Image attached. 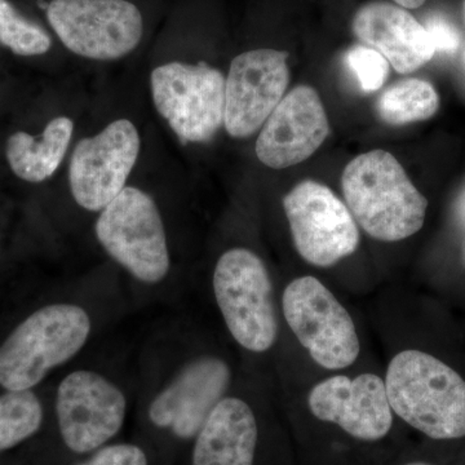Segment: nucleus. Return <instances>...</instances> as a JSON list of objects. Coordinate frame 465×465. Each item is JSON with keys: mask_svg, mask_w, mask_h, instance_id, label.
I'll list each match as a JSON object with an SVG mask.
<instances>
[{"mask_svg": "<svg viewBox=\"0 0 465 465\" xmlns=\"http://www.w3.org/2000/svg\"><path fill=\"white\" fill-rule=\"evenodd\" d=\"M90 333L91 318L78 305L50 302L27 312L0 338V391L36 390Z\"/></svg>", "mask_w": 465, "mask_h": 465, "instance_id": "nucleus-1", "label": "nucleus"}, {"mask_svg": "<svg viewBox=\"0 0 465 465\" xmlns=\"http://www.w3.org/2000/svg\"><path fill=\"white\" fill-rule=\"evenodd\" d=\"M385 388L394 415L434 440L465 437V381L445 362L416 349L391 358Z\"/></svg>", "mask_w": 465, "mask_h": 465, "instance_id": "nucleus-2", "label": "nucleus"}, {"mask_svg": "<svg viewBox=\"0 0 465 465\" xmlns=\"http://www.w3.org/2000/svg\"><path fill=\"white\" fill-rule=\"evenodd\" d=\"M341 185L351 216L374 240L399 242L423 228L427 198L391 153L358 155L345 167Z\"/></svg>", "mask_w": 465, "mask_h": 465, "instance_id": "nucleus-3", "label": "nucleus"}, {"mask_svg": "<svg viewBox=\"0 0 465 465\" xmlns=\"http://www.w3.org/2000/svg\"><path fill=\"white\" fill-rule=\"evenodd\" d=\"M213 284L217 307L232 339L253 353L273 347L278 320L264 262L247 249L226 251L217 262Z\"/></svg>", "mask_w": 465, "mask_h": 465, "instance_id": "nucleus-4", "label": "nucleus"}, {"mask_svg": "<svg viewBox=\"0 0 465 465\" xmlns=\"http://www.w3.org/2000/svg\"><path fill=\"white\" fill-rule=\"evenodd\" d=\"M100 213L94 232L104 250L136 280L163 281L171 266L166 231L148 193L125 186Z\"/></svg>", "mask_w": 465, "mask_h": 465, "instance_id": "nucleus-5", "label": "nucleus"}, {"mask_svg": "<svg viewBox=\"0 0 465 465\" xmlns=\"http://www.w3.org/2000/svg\"><path fill=\"white\" fill-rule=\"evenodd\" d=\"M282 312L291 331L312 360L326 370H344L361 353L353 318L313 275L296 278L282 295Z\"/></svg>", "mask_w": 465, "mask_h": 465, "instance_id": "nucleus-6", "label": "nucleus"}, {"mask_svg": "<svg viewBox=\"0 0 465 465\" xmlns=\"http://www.w3.org/2000/svg\"><path fill=\"white\" fill-rule=\"evenodd\" d=\"M155 109L183 143H208L224 124L225 76L206 63H168L150 75Z\"/></svg>", "mask_w": 465, "mask_h": 465, "instance_id": "nucleus-7", "label": "nucleus"}, {"mask_svg": "<svg viewBox=\"0 0 465 465\" xmlns=\"http://www.w3.org/2000/svg\"><path fill=\"white\" fill-rule=\"evenodd\" d=\"M48 23L61 43L76 56L118 60L142 42V12L128 0H52Z\"/></svg>", "mask_w": 465, "mask_h": 465, "instance_id": "nucleus-8", "label": "nucleus"}, {"mask_svg": "<svg viewBox=\"0 0 465 465\" xmlns=\"http://www.w3.org/2000/svg\"><path fill=\"white\" fill-rule=\"evenodd\" d=\"M293 244L309 264L329 268L356 252L360 229L344 202L324 183L305 180L283 198Z\"/></svg>", "mask_w": 465, "mask_h": 465, "instance_id": "nucleus-9", "label": "nucleus"}, {"mask_svg": "<svg viewBox=\"0 0 465 465\" xmlns=\"http://www.w3.org/2000/svg\"><path fill=\"white\" fill-rule=\"evenodd\" d=\"M308 409L317 421L361 445L387 440L396 418L385 381L372 372L333 375L317 382L309 391Z\"/></svg>", "mask_w": 465, "mask_h": 465, "instance_id": "nucleus-10", "label": "nucleus"}, {"mask_svg": "<svg viewBox=\"0 0 465 465\" xmlns=\"http://www.w3.org/2000/svg\"><path fill=\"white\" fill-rule=\"evenodd\" d=\"M142 140L136 125L118 119L96 136L76 143L69 164L73 198L84 210L99 213L125 188L139 158Z\"/></svg>", "mask_w": 465, "mask_h": 465, "instance_id": "nucleus-11", "label": "nucleus"}, {"mask_svg": "<svg viewBox=\"0 0 465 465\" xmlns=\"http://www.w3.org/2000/svg\"><path fill=\"white\" fill-rule=\"evenodd\" d=\"M127 401L124 391L103 375L78 370L58 384L54 410L67 449L85 454L121 430Z\"/></svg>", "mask_w": 465, "mask_h": 465, "instance_id": "nucleus-12", "label": "nucleus"}, {"mask_svg": "<svg viewBox=\"0 0 465 465\" xmlns=\"http://www.w3.org/2000/svg\"><path fill=\"white\" fill-rule=\"evenodd\" d=\"M289 54L262 48L238 54L225 79L224 125L234 139L258 133L290 84Z\"/></svg>", "mask_w": 465, "mask_h": 465, "instance_id": "nucleus-13", "label": "nucleus"}, {"mask_svg": "<svg viewBox=\"0 0 465 465\" xmlns=\"http://www.w3.org/2000/svg\"><path fill=\"white\" fill-rule=\"evenodd\" d=\"M330 134L329 118L313 87L298 85L284 94L266 119L256 142V155L274 170L307 161Z\"/></svg>", "mask_w": 465, "mask_h": 465, "instance_id": "nucleus-14", "label": "nucleus"}, {"mask_svg": "<svg viewBox=\"0 0 465 465\" xmlns=\"http://www.w3.org/2000/svg\"><path fill=\"white\" fill-rule=\"evenodd\" d=\"M231 378V367L222 358L192 361L153 400L150 420L179 439L197 437L208 416L225 399Z\"/></svg>", "mask_w": 465, "mask_h": 465, "instance_id": "nucleus-15", "label": "nucleus"}, {"mask_svg": "<svg viewBox=\"0 0 465 465\" xmlns=\"http://www.w3.org/2000/svg\"><path fill=\"white\" fill-rule=\"evenodd\" d=\"M354 35L381 52L401 74H410L436 54L430 34L410 12L387 2H371L354 15Z\"/></svg>", "mask_w": 465, "mask_h": 465, "instance_id": "nucleus-16", "label": "nucleus"}, {"mask_svg": "<svg viewBox=\"0 0 465 465\" xmlns=\"http://www.w3.org/2000/svg\"><path fill=\"white\" fill-rule=\"evenodd\" d=\"M259 423L252 407L225 397L195 437L192 465H255Z\"/></svg>", "mask_w": 465, "mask_h": 465, "instance_id": "nucleus-17", "label": "nucleus"}, {"mask_svg": "<svg viewBox=\"0 0 465 465\" xmlns=\"http://www.w3.org/2000/svg\"><path fill=\"white\" fill-rule=\"evenodd\" d=\"M73 131L74 124L72 119L57 116L45 125L39 137L26 133L12 134L5 149L9 167L24 182H45L56 173L65 158Z\"/></svg>", "mask_w": 465, "mask_h": 465, "instance_id": "nucleus-18", "label": "nucleus"}, {"mask_svg": "<svg viewBox=\"0 0 465 465\" xmlns=\"http://www.w3.org/2000/svg\"><path fill=\"white\" fill-rule=\"evenodd\" d=\"M440 108V96L432 84L412 78L397 82L379 97L378 115L384 124L405 125L432 118Z\"/></svg>", "mask_w": 465, "mask_h": 465, "instance_id": "nucleus-19", "label": "nucleus"}, {"mask_svg": "<svg viewBox=\"0 0 465 465\" xmlns=\"http://www.w3.org/2000/svg\"><path fill=\"white\" fill-rule=\"evenodd\" d=\"M43 420L45 406L35 390L0 391V452L32 439Z\"/></svg>", "mask_w": 465, "mask_h": 465, "instance_id": "nucleus-20", "label": "nucleus"}, {"mask_svg": "<svg viewBox=\"0 0 465 465\" xmlns=\"http://www.w3.org/2000/svg\"><path fill=\"white\" fill-rule=\"evenodd\" d=\"M0 43L18 56H39L52 47L50 34L21 16L8 0H0Z\"/></svg>", "mask_w": 465, "mask_h": 465, "instance_id": "nucleus-21", "label": "nucleus"}, {"mask_svg": "<svg viewBox=\"0 0 465 465\" xmlns=\"http://www.w3.org/2000/svg\"><path fill=\"white\" fill-rule=\"evenodd\" d=\"M345 63L357 76L361 90L371 94L381 90L388 75L390 65L381 52L365 45H356L345 54Z\"/></svg>", "mask_w": 465, "mask_h": 465, "instance_id": "nucleus-22", "label": "nucleus"}, {"mask_svg": "<svg viewBox=\"0 0 465 465\" xmlns=\"http://www.w3.org/2000/svg\"><path fill=\"white\" fill-rule=\"evenodd\" d=\"M79 465H148V458L139 446L119 443L101 449Z\"/></svg>", "mask_w": 465, "mask_h": 465, "instance_id": "nucleus-23", "label": "nucleus"}, {"mask_svg": "<svg viewBox=\"0 0 465 465\" xmlns=\"http://www.w3.org/2000/svg\"><path fill=\"white\" fill-rule=\"evenodd\" d=\"M425 30L430 34V41L436 52L454 54L460 45V34L454 24L440 14H432L427 17Z\"/></svg>", "mask_w": 465, "mask_h": 465, "instance_id": "nucleus-24", "label": "nucleus"}, {"mask_svg": "<svg viewBox=\"0 0 465 465\" xmlns=\"http://www.w3.org/2000/svg\"><path fill=\"white\" fill-rule=\"evenodd\" d=\"M397 5L405 9L420 8L427 0H393Z\"/></svg>", "mask_w": 465, "mask_h": 465, "instance_id": "nucleus-25", "label": "nucleus"}, {"mask_svg": "<svg viewBox=\"0 0 465 465\" xmlns=\"http://www.w3.org/2000/svg\"><path fill=\"white\" fill-rule=\"evenodd\" d=\"M459 213H460L461 219L465 222V192L461 194L460 201H459Z\"/></svg>", "mask_w": 465, "mask_h": 465, "instance_id": "nucleus-26", "label": "nucleus"}, {"mask_svg": "<svg viewBox=\"0 0 465 465\" xmlns=\"http://www.w3.org/2000/svg\"><path fill=\"white\" fill-rule=\"evenodd\" d=\"M399 465H433V464L428 463V461H424V460H411V461H405V463L399 464Z\"/></svg>", "mask_w": 465, "mask_h": 465, "instance_id": "nucleus-27", "label": "nucleus"}, {"mask_svg": "<svg viewBox=\"0 0 465 465\" xmlns=\"http://www.w3.org/2000/svg\"><path fill=\"white\" fill-rule=\"evenodd\" d=\"M463 18H464V23H465V0L463 2Z\"/></svg>", "mask_w": 465, "mask_h": 465, "instance_id": "nucleus-28", "label": "nucleus"}, {"mask_svg": "<svg viewBox=\"0 0 465 465\" xmlns=\"http://www.w3.org/2000/svg\"><path fill=\"white\" fill-rule=\"evenodd\" d=\"M464 258H465V247H464Z\"/></svg>", "mask_w": 465, "mask_h": 465, "instance_id": "nucleus-29", "label": "nucleus"}]
</instances>
